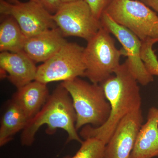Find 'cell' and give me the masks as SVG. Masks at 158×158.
<instances>
[{"mask_svg": "<svg viewBox=\"0 0 158 158\" xmlns=\"http://www.w3.org/2000/svg\"><path fill=\"white\" fill-rule=\"evenodd\" d=\"M114 74L100 84L110 103V116L105 123L98 127L88 125L82 127L80 135L85 139L95 138L106 144L122 119L132 112L141 109L138 82L131 73L126 60Z\"/></svg>", "mask_w": 158, "mask_h": 158, "instance_id": "6da1fadb", "label": "cell"}, {"mask_svg": "<svg viewBox=\"0 0 158 158\" xmlns=\"http://www.w3.org/2000/svg\"><path fill=\"white\" fill-rule=\"evenodd\" d=\"M158 157V109L150 108L139 131L130 158Z\"/></svg>", "mask_w": 158, "mask_h": 158, "instance_id": "4fadbf2b", "label": "cell"}, {"mask_svg": "<svg viewBox=\"0 0 158 158\" xmlns=\"http://www.w3.org/2000/svg\"><path fill=\"white\" fill-rule=\"evenodd\" d=\"M49 96L47 85L35 80L17 89L12 99L29 120L40 111Z\"/></svg>", "mask_w": 158, "mask_h": 158, "instance_id": "5bb4252c", "label": "cell"}, {"mask_svg": "<svg viewBox=\"0 0 158 158\" xmlns=\"http://www.w3.org/2000/svg\"><path fill=\"white\" fill-rule=\"evenodd\" d=\"M77 1V0H62V3L69 2H73V1Z\"/></svg>", "mask_w": 158, "mask_h": 158, "instance_id": "603a6c76", "label": "cell"}, {"mask_svg": "<svg viewBox=\"0 0 158 158\" xmlns=\"http://www.w3.org/2000/svg\"><path fill=\"white\" fill-rule=\"evenodd\" d=\"M29 119L22 110L11 99L8 102L1 118L0 145L4 146L17 133L24 129Z\"/></svg>", "mask_w": 158, "mask_h": 158, "instance_id": "9a60e30c", "label": "cell"}, {"mask_svg": "<svg viewBox=\"0 0 158 158\" xmlns=\"http://www.w3.org/2000/svg\"><path fill=\"white\" fill-rule=\"evenodd\" d=\"M102 27L117 38L124 50L131 73L140 85L145 86L153 81L141 58L142 41L129 29L115 22L104 11L100 19Z\"/></svg>", "mask_w": 158, "mask_h": 158, "instance_id": "9c48e42d", "label": "cell"}, {"mask_svg": "<svg viewBox=\"0 0 158 158\" xmlns=\"http://www.w3.org/2000/svg\"><path fill=\"white\" fill-rule=\"evenodd\" d=\"M6 1L12 4H17L20 2L19 0H6Z\"/></svg>", "mask_w": 158, "mask_h": 158, "instance_id": "7402d4cb", "label": "cell"}, {"mask_svg": "<svg viewBox=\"0 0 158 158\" xmlns=\"http://www.w3.org/2000/svg\"><path fill=\"white\" fill-rule=\"evenodd\" d=\"M157 43L155 39H150L142 42L141 58L145 67L152 75L158 76V60L153 46Z\"/></svg>", "mask_w": 158, "mask_h": 158, "instance_id": "ac0fdd59", "label": "cell"}, {"mask_svg": "<svg viewBox=\"0 0 158 158\" xmlns=\"http://www.w3.org/2000/svg\"><path fill=\"white\" fill-rule=\"evenodd\" d=\"M0 24V51L19 52H23L26 37L14 18L1 16Z\"/></svg>", "mask_w": 158, "mask_h": 158, "instance_id": "2e32d148", "label": "cell"}, {"mask_svg": "<svg viewBox=\"0 0 158 158\" xmlns=\"http://www.w3.org/2000/svg\"><path fill=\"white\" fill-rule=\"evenodd\" d=\"M67 41L58 27L26 39L23 52L35 63L44 62L56 53Z\"/></svg>", "mask_w": 158, "mask_h": 158, "instance_id": "7c38bea8", "label": "cell"}, {"mask_svg": "<svg viewBox=\"0 0 158 158\" xmlns=\"http://www.w3.org/2000/svg\"><path fill=\"white\" fill-rule=\"evenodd\" d=\"M141 1L158 14V0H141Z\"/></svg>", "mask_w": 158, "mask_h": 158, "instance_id": "44dd1931", "label": "cell"}, {"mask_svg": "<svg viewBox=\"0 0 158 158\" xmlns=\"http://www.w3.org/2000/svg\"><path fill=\"white\" fill-rule=\"evenodd\" d=\"M76 122V114L71 98L61 84L50 94L40 111L29 120L22 132L21 142L24 146H31L40 128L45 124L48 135H52L57 129H61L68 135L67 142L76 141L81 144L83 141L77 132Z\"/></svg>", "mask_w": 158, "mask_h": 158, "instance_id": "7a4b0ae2", "label": "cell"}, {"mask_svg": "<svg viewBox=\"0 0 158 158\" xmlns=\"http://www.w3.org/2000/svg\"><path fill=\"white\" fill-rule=\"evenodd\" d=\"M0 68L17 89L36 80L37 67L23 52H1Z\"/></svg>", "mask_w": 158, "mask_h": 158, "instance_id": "8fae6325", "label": "cell"}, {"mask_svg": "<svg viewBox=\"0 0 158 158\" xmlns=\"http://www.w3.org/2000/svg\"><path fill=\"white\" fill-rule=\"evenodd\" d=\"M143 122L141 109L123 118L106 144L103 158H130Z\"/></svg>", "mask_w": 158, "mask_h": 158, "instance_id": "30bf717a", "label": "cell"}, {"mask_svg": "<svg viewBox=\"0 0 158 158\" xmlns=\"http://www.w3.org/2000/svg\"><path fill=\"white\" fill-rule=\"evenodd\" d=\"M85 48L67 42L50 59L37 67L36 81L47 84L85 77Z\"/></svg>", "mask_w": 158, "mask_h": 158, "instance_id": "8992f818", "label": "cell"}, {"mask_svg": "<svg viewBox=\"0 0 158 158\" xmlns=\"http://www.w3.org/2000/svg\"><path fill=\"white\" fill-rule=\"evenodd\" d=\"M53 17L65 37H79L88 41L102 27L100 20L83 0L62 3Z\"/></svg>", "mask_w": 158, "mask_h": 158, "instance_id": "52a82bcc", "label": "cell"}, {"mask_svg": "<svg viewBox=\"0 0 158 158\" xmlns=\"http://www.w3.org/2000/svg\"></svg>", "mask_w": 158, "mask_h": 158, "instance_id": "cb8c5ba5", "label": "cell"}, {"mask_svg": "<svg viewBox=\"0 0 158 158\" xmlns=\"http://www.w3.org/2000/svg\"><path fill=\"white\" fill-rule=\"evenodd\" d=\"M85 140L81 143V148L74 156L64 158H103L106 144L95 138Z\"/></svg>", "mask_w": 158, "mask_h": 158, "instance_id": "e0dca14e", "label": "cell"}, {"mask_svg": "<svg viewBox=\"0 0 158 158\" xmlns=\"http://www.w3.org/2000/svg\"><path fill=\"white\" fill-rule=\"evenodd\" d=\"M42 6L51 14H55L62 4V0H30Z\"/></svg>", "mask_w": 158, "mask_h": 158, "instance_id": "ffe728a7", "label": "cell"}, {"mask_svg": "<svg viewBox=\"0 0 158 158\" xmlns=\"http://www.w3.org/2000/svg\"><path fill=\"white\" fill-rule=\"evenodd\" d=\"M61 84L71 98L76 114L77 131L88 125L98 127L107 121L111 109L100 84H90L79 78Z\"/></svg>", "mask_w": 158, "mask_h": 158, "instance_id": "3957f363", "label": "cell"}, {"mask_svg": "<svg viewBox=\"0 0 158 158\" xmlns=\"http://www.w3.org/2000/svg\"><path fill=\"white\" fill-rule=\"evenodd\" d=\"M105 11L141 41L158 38L157 13L140 0H113Z\"/></svg>", "mask_w": 158, "mask_h": 158, "instance_id": "5b68a950", "label": "cell"}, {"mask_svg": "<svg viewBox=\"0 0 158 158\" xmlns=\"http://www.w3.org/2000/svg\"><path fill=\"white\" fill-rule=\"evenodd\" d=\"M89 6L96 19L100 20L102 14L113 0H83Z\"/></svg>", "mask_w": 158, "mask_h": 158, "instance_id": "d6986e66", "label": "cell"}, {"mask_svg": "<svg viewBox=\"0 0 158 158\" xmlns=\"http://www.w3.org/2000/svg\"><path fill=\"white\" fill-rule=\"evenodd\" d=\"M121 56H126L123 48L118 49L110 33L102 27L88 41L84 49L85 77L94 84H101L114 74L120 65Z\"/></svg>", "mask_w": 158, "mask_h": 158, "instance_id": "277c9868", "label": "cell"}, {"mask_svg": "<svg viewBox=\"0 0 158 158\" xmlns=\"http://www.w3.org/2000/svg\"><path fill=\"white\" fill-rule=\"evenodd\" d=\"M0 13L1 16L14 18L27 38L57 27L53 15L31 1L12 4L0 0Z\"/></svg>", "mask_w": 158, "mask_h": 158, "instance_id": "ba28073f", "label": "cell"}]
</instances>
